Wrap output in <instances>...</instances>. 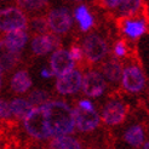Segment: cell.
Here are the masks:
<instances>
[{"label":"cell","mask_w":149,"mask_h":149,"mask_svg":"<svg viewBox=\"0 0 149 149\" xmlns=\"http://www.w3.org/2000/svg\"><path fill=\"white\" fill-rule=\"evenodd\" d=\"M121 4V0H107V1H102V5L109 9H114V7H119V5Z\"/></svg>","instance_id":"obj_29"},{"label":"cell","mask_w":149,"mask_h":149,"mask_svg":"<svg viewBox=\"0 0 149 149\" xmlns=\"http://www.w3.org/2000/svg\"><path fill=\"white\" fill-rule=\"evenodd\" d=\"M32 28L34 29L35 32L38 33H45L49 28V24H47V21L42 17H35L32 19Z\"/></svg>","instance_id":"obj_25"},{"label":"cell","mask_w":149,"mask_h":149,"mask_svg":"<svg viewBox=\"0 0 149 149\" xmlns=\"http://www.w3.org/2000/svg\"><path fill=\"white\" fill-rule=\"evenodd\" d=\"M146 78L138 67L131 65L123 72V86L129 92H138L144 87Z\"/></svg>","instance_id":"obj_9"},{"label":"cell","mask_w":149,"mask_h":149,"mask_svg":"<svg viewBox=\"0 0 149 149\" xmlns=\"http://www.w3.org/2000/svg\"><path fill=\"white\" fill-rule=\"evenodd\" d=\"M0 88H1V73H0Z\"/></svg>","instance_id":"obj_33"},{"label":"cell","mask_w":149,"mask_h":149,"mask_svg":"<svg viewBox=\"0 0 149 149\" xmlns=\"http://www.w3.org/2000/svg\"><path fill=\"white\" fill-rule=\"evenodd\" d=\"M126 118V107L119 101H110L106 104L102 111L103 121L108 125L121 124Z\"/></svg>","instance_id":"obj_11"},{"label":"cell","mask_w":149,"mask_h":149,"mask_svg":"<svg viewBox=\"0 0 149 149\" xmlns=\"http://www.w3.org/2000/svg\"><path fill=\"white\" fill-rule=\"evenodd\" d=\"M108 46L101 36L96 34L87 35L84 40V54L90 62H98L107 55Z\"/></svg>","instance_id":"obj_4"},{"label":"cell","mask_w":149,"mask_h":149,"mask_svg":"<svg viewBox=\"0 0 149 149\" xmlns=\"http://www.w3.org/2000/svg\"><path fill=\"white\" fill-rule=\"evenodd\" d=\"M24 127L27 132L34 138L46 139L51 137V133L47 126L45 110L42 106L35 107L24 119Z\"/></svg>","instance_id":"obj_2"},{"label":"cell","mask_w":149,"mask_h":149,"mask_svg":"<svg viewBox=\"0 0 149 149\" xmlns=\"http://www.w3.org/2000/svg\"><path fill=\"white\" fill-rule=\"evenodd\" d=\"M144 139L143 130L139 126H132L125 133V141L132 147H139Z\"/></svg>","instance_id":"obj_21"},{"label":"cell","mask_w":149,"mask_h":149,"mask_svg":"<svg viewBox=\"0 0 149 149\" xmlns=\"http://www.w3.org/2000/svg\"><path fill=\"white\" fill-rule=\"evenodd\" d=\"M19 6L24 7L27 10H40L44 6H46V1H40V0H23V1H18Z\"/></svg>","instance_id":"obj_24"},{"label":"cell","mask_w":149,"mask_h":149,"mask_svg":"<svg viewBox=\"0 0 149 149\" xmlns=\"http://www.w3.org/2000/svg\"><path fill=\"white\" fill-rule=\"evenodd\" d=\"M79 108L80 109H83V110H93V106H92V103L90 101H80L79 103Z\"/></svg>","instance_id":"obj_30"},{"label":"cell","mask_w":149,"mask_h":149,"mask_svg":"<svg viewBox=\"0 0 149 149\" xmlns=\"http://www.w3.org/2000/svg\"><path fill=\"white\" fill-rule=\"evenodd\" d=\"M50 149H81V146L75 138L70 136H61L52 141Z\"/></svg>","instance_id":"obj_19"},{"label":"cell","mask_w":149,"mask_h":149,"mask_svg":"<svg viewBox=\"0 0 149 149\" xmlns=\"http://www.w3.org/2000/svg\"><path fill=\"white\" fill-rule=\"evenodd\" d=\"M9 106H10L11 113L16 118H19V119H26V116L34 109L33 104L29 101L23 100V98H15L11 101Z\"/></svg>","instance_id":"obj_17"},{"label":"cell","mask_w":149,"mask_h":149,"mask_svg":"<svg viewBox=\"0 0 149 149\" xmlns=\"http://www.w3.org/2000/svg\"><path fill=\"white\" fill-rule=\"evenodd\" d=\"M27 28V17L17 7H6L0 10V31L11 33Z\"/></svg>","instance_id":"obj_3"},{"label":"cell","mask_w":149,"mask_h":149,"mask_svg":"<svg viewBox=\"0 0 149 149\" xmlns=\"http://www.w3.org/2000/svg\"><path fill=\"white\" fill-rule=\"evenodd\" d=\"M72 16L69 10L65 7H59V9L51 10L47 17V24L49 27L57 34H64L70 29L72 27Z\"/></svg>","instance_id":"obj_5"},{"label":"cell","mask_w":149,"mask_h":149,"mask_svg":"<svg viewBox=\"0 0 149 149\" xmlns=\"http://www.w3.org/2000/svg\"><path fill=\"white\" fill-rule=\"evenodd\" d=\"M51 137L67 136L74 131V119L68 104L61 101H51L42 104Z\"/></svg>","instance_id":"obj_1"},{"label":"cell","mask_w":149,"mask_h":149,"mask_svg":"<svg viewBox=\"0 0 149 149\" xmlns=\"http://www.w3.org/2000/svg\"><path fill=\"white\" fill-rule=\"evenodd\" d=\"M83 90L84 93L90 96V97H98L101 96L106 88V81L102 74L98 72H88L83 78Z\"/></svg>","instance_id":"obj_10"},{"label":"cell","mask_w":149,"mask_h":149,"mask_svg":"<svg viewBox=\"0 0 149 149\" xmlns=\"http://www.w3.org/2000/svg\"><path fill=\"white\" fill-rule=\"evenodd\" d=\"M114 52L118 57H123L126 55L127 52V47H126V44L124 40H119L116 44H115V47H114Z\"/></svg>","instance_id":"obj_27"},{"label":"cell","mask_w":149,"mask_h":149,"mask_svg":"<svg viewBox=\"0 0 149 149\" xmlns=\"http://www.w3.org/2000/svg\"><path fill=\"white\" fill-rule=\"evenodd\" d=\"M75 17L80 23L81 31H87L90 29L93 24V17L91 16V13L87 11V7L85 5H80L78 9L75 10Z\"/></svg>","instance_id":"obj_20"},{"label":"cell","mask_w":149,"mask_h":149,"mask_svg":"<svg viewBox=\"0 0 149 149\" xmlns=\"http://www.w3.org/2000/svg\"><path fill=\"white\" fill-rule=\"evenodd\" d=\"M41 77H44V78H52V77H54V73L47 70L46 68H44L41 70Z\"/></svg>","instance_id":"obj_31"},{"label":"cell","mask_w":149,"mask_h":149,"mask_svg":"<svg viewBox=\"0 0 149 149\" xmlns=\"http://www.w3.org/2000/svg\"><path fill=\"white\" fill-rule=\"evenodd\" d=\"M27 40H28V35L24 31H15L11 33H7L3 41L10 49L15 51H19L22 47H24Z\"/></svg>","instance_id":"obj_16"},{"label":"cell","mask_w":149,"mask_h":149,"mask_svg":"<svg viewBox=\"0 0 149 149\" xmlns=\"http://www.w3.org/2000/svg\"><path fill=\"white\" fill-rule=\"evenodd\" d=\"M74 125L80 131H92L100 124V115L95 110H83L80 108L72 109Z\"/></svg>","instance_id":"obj_7"},{"label":"cell","mask_w":149,"mask_h":149,"mask_svg":"<svg viewBox=\"0 0 149 149\" xmlns=\"http://www.w3.org/2000/svg\"><path fill=\"white\" fill-rule=\"evenodd\" d=\"M69 55H70V58L73 59V62L83 59V51H81L79 46H73L69 51Z\"/></svg>","instance_id":"obj_28"},{"label":"cell","mask_w":149,"mask_h":149,"mask_svg":"<svg viewBox=\"0 0 149 149\" xmlns=\"http://www.w3.org/2000/svg\"><path fill=\"white\" fill-rule=\"evenodd\" d=\"M83 84V75L79 70H72L59 77L56 83V90L62 95L75 93Z\"/></svg>","instance_id":"obj_8"},{"label":"cell","mask_w":149,"mask_h":149,"mask_svg":"<svg viewBox=\"0 0 149 149\" xmlns=\"http://www.w3.org/2000/svg\"><path fill=\"white\" fill-rule=\"evenodd\" d=\"M143 149H149V142H147V143L144 144V147H143Z\"/></svg>","instance_id":"obj_32"},{"label":"cell","mask_w":149,"mask_h":149,"mask_svg":"<svg viewBox=\"0 0 149 149\" xmlns=\"http://www.w3.org/2000/svg\"><path fill=\"white\" fill-rule=\"evenodd\" d=\"M19 59V51H15L7 46L4 41H0V73L15 68Z\"/></svg>","instance_id":"obj_12"},{"label":"cell","mask_w":149,"mask_h":149,"mask_svg":"<svg viewBox=\"0 0 149 149\" xmlns=\"http://www.w3.org/2000/svg\"><path fill=\"white\" fill-rule=\"evenodd\" d=\"M102 72H103V75L106 77L109 81H111V83H118L121 78L123 68H121V64L118 61L111 59V61L107 62L106 64H103Z\"/></svg>","instance_id":"obj_18"},{"label":"cell","mask_w":149,"mask_h":149,"mask_svg":"<svg viewBox=\"0 0 149 149\" xmlns=\"http://www.w3.org/2000/svg\"><path fill=\"white\" fill-rule=\"evenodd\" d=\"M50 95L45 91V90H40V88H36V90H34L31 95H29V102H31L33 106H35V104H45L46 101L49 100Z\"/></svg>","instance_id":"obj_23"},{"label":"cell","mask_w":149,"mask_h":149,"mask_svg":"<svg viewBox=\"0 0 149 149\" xmlns=\"http://www.w3.org/2000/svg\"><path fill=\"white\" fill-rule=\"evenodd\" d=\"M123 31L126 35L132 39H137L143 35L147 31V23L143 19H125L123 24Z\"/></svg>","instance_id":"obj_14"},{"label":"cell","mask_w":149,"mask_h":149,"mask_svg":"<svg viewBox=\"0 0 149 149\" xmlns=\"http://www.w3.org/2000/svg\"><path fill=\"white\" fill-rule=\"evenodd\" d=\"M50 64L54 75H57L58 78L74 70V62L70 58L69 51L64 49H58L52 54Z\"/></svg>","instance_id":"obj_6"},{"label":"cell","mask_w":149,"mask_h":149,"mask_svg":"<svg viewBox=\"0 0 149 149\" xmlns=\"http://www.w3.org/2000/svg\"><path fill=\"white\" fill-rule=\"evenodd\" d=\"M141 6H142V1L138 0H125L121 1V4L119 5V13L123 16H133L136 15Z\"/></svg>","instance_id":"obj_22"},{"label":"cell","mask_w":149,"mask_h":149,"mask_svg":"<svg viewBox=\"0 0 149 149\" xmlns=\"http://www.w3.org/2000/svg\"><path fill=\"white\" fill-rule=\"evenodd\" d=\"M31 86H32V80H31L29 74L26 70L17 72L11 79V88H12V91L17 93L26 92Z\"/></svg>","instance_id":"obj_15"},{"label":"cell","mask_w":149,"mask_h":149,"mask_svg":"<svg viewBox=\"0 0 149 149\" xmlns=\"http://www.w3.org/2000/svg\"><path fill=\"white\" fill-rule=\"evenodd\" d=\"M11 116L10 106L6 101L0 100V119H9Z\"/></svg>","instance_id":"obj_26"},{"label":"cell","mask_w":149,"mask_h":149,"mask_svg":"<svg viewBox=\"0 0 149 149\" xmlns=\"http://www.w3.org/2000/svg\"><path fill=\"white\" fill-rule=\"evenodd\" d=\"M58 45H59V40L55 35H50V34L38 35L32 40V50L38 56L46 55L47 52L56 49Z\"/></svg>","instance_id":"obj_13"}]
</instances>
